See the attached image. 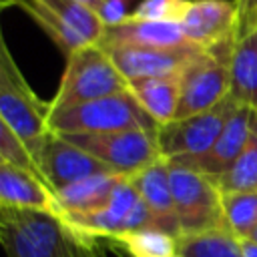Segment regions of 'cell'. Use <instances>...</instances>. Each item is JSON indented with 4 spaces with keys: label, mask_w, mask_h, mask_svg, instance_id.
Segmentation results:
<instances>
[{
    "label": "cell",
    "mask_w": 257,
    "mask_h": 257,
    "mask_svg": "<svg viewBox=\"0 0 257 257\" xmlns=\"http://www.w3.org/2000/svg\"><path fill=\"white\" fill-rule=\"evenodd\" d=\"M0 247L6 257H106L90 237L62 217L0 205Z\"/></svg>",
    "instance_id": "obj_1"
},
{
    "label": "cell",
    "mask_w": 257,
    "mask_h": 257,
    "mask_svg": "<svg viewBox=\"0 0 257 257\" xmlns=\"http://www.w3.org/2000/svg\"><path fill=\"white\" fill-rule=\"evenodd\" d=\"M46 126L52 135H104L159 128V124L141 108L128 90L64 110L46 112Z\"/></svg>",
    "instance_id": "obj_2"
},
{
    "label": "cell",
    "mask_w": 257,
    "mask_h": 257,
    "mask_svg": "<svg viewBox=\"0 0 257 257\" xmlns=\"http://www.w3.org/2000/svg\"><path fill=\"white\" fill-rule=\"evenodd\" d=\"M124 90H128V80L118 72L110 56L98 44H88L66 56L58 90L48 102L46 112L64 110Z\"/></svg>",
    "instance_id": "obj_3"
},
{
    "label": "cell",
    "mask_w": 257,
    "mask_h": 257,
    "mask_svg": "<svg viewBox=\"0 0 257 257\" xmlns=\"http://www.w3.org/2000/svg\"><path fill=\"white\" fill-rule=\"evenodd\" d=\"M169 179L179 221V235L227 229L223 193L209 175L169 163Z\"/></svg>",
    "instance_id": "obj_4"
},
{
    "label": "cell",
    "mask_w": 257,
    "mask_h": 257,
    "mask_svg": "<svg viewBox=\"0 0 257 257\" xmlns=\"http://www.w3.org/2000/svg\"><path fill=\"white\" fill-rule=\"evenodd\" d=\"M88 155L96 157L110 171L133 177L155 161L163 159L155 131H118L104 135H58Z\"/></svg>",
    "instance_id": "obj_5"
},
{
    "label": "cell",
    "mask_w": 257,
    "mask_h": 257,
    "mask_svg": "<svg viewBox=\"0 0 257 257\" xmlns=\"http://www.w3.org/2000/svg\"><path fill=\"white\" fill-rule=\"evenodd\" d=\"M233 44L201 52L185 70L181 78V98L177 118H187L205 112L219 104L231 92V60Z\"/></svg>",
    "instance_id": "obj_6"
},
{
    "label": "cell",
    "mask_w": 257,
    "mask_h": 257,
    "mask_svg": "<svg viewBox=\"0 0 257 257\" xmlns=\"http://www.w3.org/2000/svg\"><path fill=\"white\" fill-rule=\"evenodd\" d=\"M237 108L239 102L229 92V96H225L219 104H215L205 112L187 118H177L171 120L169 124L159 126L157 139L163 159L173 161L179 157H199L207 153L215 145L227 120Z\"/></svg>",
    "instance_id": "obj_7"
},
{
    "label": "cell",
    "mask_w": 257,
    "mask_h": 257,
    "mask_svg": "<svg viewBox=\"0 0 257 257\" xmlns=\"http://www.w3.org/2000/svg\"><path fill=\"white\" fill-rule=\"evenodd\" d=\"M62 219L76 227L78 231L90 237L110 239L118 233L141 231V229H157L151 211L145 201L139 197L137 189L131 185L128 177L114 189L110 201L96 211L84 213H64Z\"/></svg>",
    "instance_id": "obj_8"
},
{
    "label": "cell",
    "mask_w": 257,
    "mask_h": 257,
    "mask_svg": "<svg viewBox=\"0 0 257 257\" xmlns=\"http://www.w3.org/2000/svg\"><path fill=\"white\" fill-rule=\"evenodd\" d=\"M179 24L185 38L201 50L235 44V0H191Z\"/></svg>",
    "instance_id": "obj_9"
},
{
    "label": "cell",
    "mask_w": 257,
    "mask_h": 257,
    "mask_svg": "<svg viewBox=\"0 0 257 257\" xmlns=\"http://www.w3.org/2000/svg\"><path fill=\"white\" fill-rule=\"evenodd\" d=\"M126 80L167 76L183 72L201 52L197 46L143 48V46H100Z\"/></svg>",
    "instance_id": "obj_10"
},
{
    "label": "cell",
    "mask_w": 257,
    "mask_h": 257,
    "mask_svg": "<svg viewBox=\"0 0 257 257\" xmlns=\"http://www.w3.org/2000/svg\"><path fill=\"white\" fill-rule=\"evenodd\" d=\"M255 120H257V110H253L251 106L239 104V108L231 114L225 128L221 131L219 139L207 153H203L199 157H179L169 163L199 171L209 177H217L223 171H227L237 161V157L245 151V147L253 135Z\"/></svg>",
    "instance_id": "obj_11"
},
{
    "label": "cell",
    "mask_w": 257,
    "mask_h": 257,
    "mask_svg": "<svg viewBox=\"0 0 257 257\" xmlns=\"http://www.w3.org/2000/svg\"><path fill=\"white\" fill-rule=\"evenodd\" d=\"M46 108L48 102H42L38 96H26L14 88L0 86V116L16 133L36 163L52 135L46 126Z\"/></svg>",
    "instance_id": "obj_12"
},
{
    "label": "cell",
    "mask_w": 257,
    "mask_h": 257,
    "mask_svg": "<svg viewBox=\"0 0 257 257\" xmlns=\"http://www.w3.org/2000/svg\"><path fill=\"white\" fill-rule=\"evenodd\" d=\"M40 171L50 187V191L56 195L60 189L102 173H114L104 163H100L96 157L88 155L86 151L78 149L76 145L68 143L66 139L58 135H50L42 155H40Z\"/></svg>",
    "instance_id": "obj_13"
},
{
    "label": "cell",
    "mask_w": 257,
    "mask_h": 257,
    "mask_svg": "<svg viewBox=\"0 0 257 257\" xmlns=\"http://www.w3.org/2000/svg\"><path fill=\"white\" fill-rule=\"evenodd\" d=\"M131 185L137 189L139 197L145 201L147 209L155 219V227L179 237V221L175 211V199L169 179V161L159 159L143 171L128 177Z\"/></svg>",
    "instance_id": "obj_14"
},
{
    "label": "cell",
    "mask_w": 257,
    "mask_h": 257,
    "mask_svg": "<svg viewBox=\"0 0 257 257\" xmlns=\"http://www.w3.org/2000/svg\"><path fill=\"white\" fill-rule=\"evenodd\" d=\"M98 46H143V48H181L193 46L179 22H155V20H133L131 16L104 30Z\"/></svg>",
    "instance_id": "obj_15"
},
{
    "label": "cell",
    "mask_w": 257,
    "mask_h": 257,
    "mask_svg": "<svg viewBox=\"0 0 257 257\" xmlns=\"http://www.w3.org/2000/svg\"><path fill=\"white\" fill-rule=\"evenodd\" d=\"M0 205L62 215L56 195L34 175L0 161Z\"/></svg>",
    "instance_id": "obj_16"
},
{
    "label": "cell",
    "mask_w": 257,
    "mask_h": 257,
    "mask_svg": "<svg viewBox=\"0 0 257 257\" xmlns=\"http://www.w3.org/2000/svg\"><path fill=\"white\" fill-rule=\"evenodd\" d=\"M181 78L183 72L128 80V92L135 96L141 108L159 126H163L175 120L177 116L179 98H181Z\"/></svg>",
    "instance_id": "obj_17"
},
{
    "label": "cell",
    "mask_w": 257,
    "mask_h": 257,
    "mask_svg": "<svg viewBox=\"0 0 257 257\" xmlns=\"http://www.w3.org/2000/svg\"><path fill=\"white\" fill-rule=\"evenodd\" d=\"M126 177L118 175V173H102V175H92V177L80 179V181L60 189L56 193V199H58L62 215L102 209L110 201L114 189Z\"/></svg>",
    "instance_id": "obj_18"
},
{
    "label": "cell",
    "mask_w": 257,
    "mask_h": 257,
    "mask_svg": "<svg viewBox=\"0 0 257 257\" xmlns=\"http://www.w3.org/2000/svg\"><path fill=\"white\" fill-rule=\"evenodd\" d=\"M229 74L233 98L257 110V32L233 44Z\"/></svg>",
    "instance_id": "obj_19"
},
{
    "label": "cell",
    "mask_w": 257,
    "mask_h": 257,
    "mask_svg": "<svg viewBox=\"0 0 257 257\" xmlns=\"http://www.w3.org/2000/svg\"><path fill=\"white\" fill-rule=\"evenodd\" d=\"M177 253L183 257H243V245L229 229H211L179 235Z\"/></svg>",
    "instance_id": "obj_20"
},
{
    "label": "cell",
    "mask_w": 257,
    "mask_h": 257,
    "mask_svg": "<svg viewBox=\"0 0 257 257\" xmlns=\"http://www.w3.org/2000/svg\"><path fill=\"white\" fill-rule=\"evenodd\" d=\"M126 257H173L177 255V237L161 229H141L118 233L108 239Z\"/></svg>",
    "instance_id": "obj_21"
},
{
    "label": "cell",
    "mask_w": 257,
    "mask_h": 257,
    "mask_svg": "<svg viewBox=\"0 0 257 257\" xmlns=\"http://www.w3.org/2000/svg\"><path fill=\"white\" fill-rule=\"evenodd\" d=\"M221 193H257V120L245 151L217 177H211Z\"/></svg>",
    "instance_id": "obj_22"
},
{
    "label": "cell",
    "mask_w": 257,
    "mask_h": 257,
    "mask_svg": "<svg viewBox=\"0 0 257 257\" xmlns=\"http://www.w3.org/2000/svg\"><path fill=\"white\" fill-rule=\"evenodd\" d=\"M16 6H20L50 38L52 42L68 56L72 54L74 50L82 48V46H88V42L74 30L70 28L62 18H58L54 12H50L46 6H42L40 2L36 0H14Z\"/></svg>",
    "instance_id": "obj_23"
},
{
    "label": "cell",
    "mask_w": 257,
    "mask_h": 257,
    "mask_svg": "<svg viewBox=\"0 0 257 257\" xmlns=\"http://www.w3.org/2000/svg\"><path fill=\"white\" fill-rule=\"evenodd\" d=\"M36 2L46 6L58 18H62L88 44H98L102 40L106 26H104V22L100 20V16L94 10L78 4L76 0H36Z\"/></svg>",
    "instance_id": "obj_24"
},
{
    "label": "cell",
    "mask_w": 257,
    "mask_h": 257,
    "mask_svg": "<svg viewBox=\"0 0 257 257\" xmlns=\"http://www.w3.org/2000/svg\"><path fill=\"white\" fill-rule=\"evenodd\" d=\"M223 215L235 237L249 239L257 229V193H223Z\"/></svg>",
    "instance_id": "obj_25"
},
{
    "label": "cell",
    "mask_w": 257,
    "mask_h": 257,
    "mask_svg": "<svg viewBox=\"0 0 257 257\" xmlns=\"http://www.w3.org/2000/svg\"><path fill=\"white\" fill-rule=\"evenodd\" d=\"M0 157L4 159V163H10V165H14L18 169H24L30 175L38 177L48 187V183H46V179L40 171V165L34 161V157L28 153V149L22 145V141L16 137V133L6 124V120L2 116H0Z\"/></svg>",
    "instance_id": "obj_26"
},
{
    "label": "cell",
    "mask_w": 257,
    "mask_h": 257,
    "mask_svg": "<svg viewBox=\"0 0 257 257\" xmlns=\"http://www.w3.org/2000/svg\"><path fill=\"white\" fill-rule=\"evenodd\" d=\"M191 0H141L131 12L133 20L181 22Z\"/></svg>",
    "instance_id": "obj_27"
},
{
    "label": "cell",
    "mask_w": 257,
    "mask_h": 257,
    "mask_svg": "<svg viewBox=\"0 0 257 257\" xmlns=\"http://www.w3.org/2000/svg\"><path fill=\"white\" fill-rule=\"evenodd\" d=\"M237 8V30L235 42L257 32V0H235Z\"/></svg>",
    "instance_id": "obj_28"
},
{
    "label": "cell",
    "mask_w": 257,
    "mask_h": 257,
    "mask_svg": "<svg viewBox=\"0 0 257 257\" xmlns=\"http://www.w3.org/2000/svg\"><path fill=\"white\" fill-rule=\"evenodd\" d=\"M128 6H131V0H104L98 16L104 22V26L110 28V26H116V24L124 22L131 16Z\"/></svg>",
    "instance_id": "obj_29"
},
{
    "label": "cell",
    "mask_w": 257,
    "mask_h": 257,
    "mask_svg": "<svg viewBox=\"0 0 257 257\" xmlns=\"http://www.w3.org/2000/svg\"><path fill=\"white\" fill-rule=\"evenodd\" d=\"M241 245H243V257H257V243L245 239L241 241Z\"/></svg>",
    "instance_id": "obj_30"
},
{
    "label": "cell",
    "mask_w": 257,
    "mask_h": 257,
    "mask_svg": "<svg viewBox=\"0 0 257 257\" xmlns=\"http://www.w3.org/2000/svg\"><path fill=\"white\" fill-rule=\"evenodd\" d=\"M76 2L82 4V6H86V8H90V10H94L96 14L100 12V8L104 4V0H76Z\"/></svg>",
    "instance_id": "obj_31"
},
{
    "label": "cell",
    "mask_w": 257,
    "mask_h": 257,
    "mask_svg": "<svg viewBox=\"0 0 257 257\" xmlns=\"http://www.w3.org/2000/svg\"><path fill=\"white\" fill-rule=\"evenodd\" d=\"M12 4H14V0H0V10L8 8V6H12Z\"/></svg>",
    "instance_id": "obj_32"
},
{
    "label": "cell",
    "mask_w": 257,
    "mask_h": 257,
    "mask_svg": "<svg viewBox=\"0 0 257 257\" xmlns=\"http://www.w3.org/2000/svg\"><path fill=\"white\" fill-rule=\"evenodd\" d=\"M249 241H253V243H257V229L251 233V237H249Z\"/></svg>",
    "instance_id": "obj_33"
},
{
    "label": "cell",
    "mask_w": 257,
    "mask_h": 257,
    "mask_svg": "<svg viewBox=\"0 0 257 257\" xmlns=\"http://www.w3.org/2000/svg\"><path fill=\"white\" fill-rule=\"evenodd\" d=\"M173 257H183V255H181V253H177V255H173Z\"/></svg>",
    "instance_id": "obj_34"
},
{
    "label": "cell",
    "mask_w": 257,
    "mask_h": 257,
    "mask_svg": "<svg viewBox=\"0 0 257 257\" xmlns=\"http://www.w3.org/2000/svg\"><path fill=\"white\" fill-rule=\"evenodd\" d=\"M0 161H4V159H2V157H0Z\"/></svg>",
    "instance_id": "obj_35"
},
{
    "label": "cell",
    "mask_w": 257,
    "mask_h": 257,
    "mask_svg": "<svg viewBox=\"0 0 257 257\" xmlns=\"http://www.w3.org/2000/svg\"><path fill=\"white\" fill-rule=\"evenodd\" d=\"M0 12H2V10H0Z\"/></svg>",
    "instance_id": "obj_36"
}]
</instances>
